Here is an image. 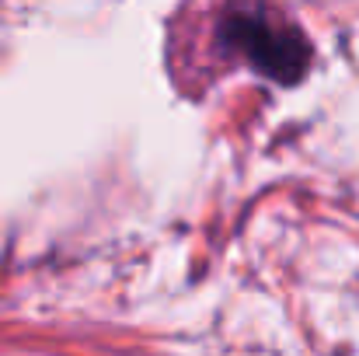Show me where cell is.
I'll use <instances>...</instances> for the list:
<instances>
[{"label":"cell","mask_w":359,"mask_h":356,"mask_svg":"<svg viewBox=\"0 0 359 356\" xmlns=\"http://www.w3.org/2000/svg\"><path fill=\"white\" fill-rule=\"evenodd\" d=\"M220 39L241 53L262 77L276 84H297L311 67V46L293 25H276L262 11H234L220 25Z\"/></svg>","instance_id":"6da1fadb"}]
</instances>
